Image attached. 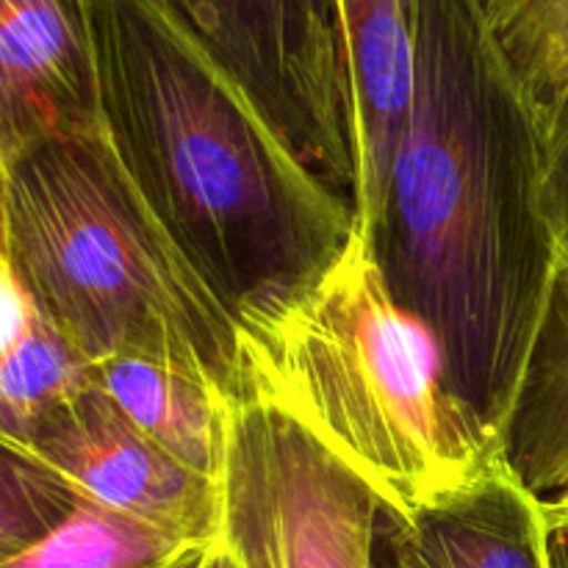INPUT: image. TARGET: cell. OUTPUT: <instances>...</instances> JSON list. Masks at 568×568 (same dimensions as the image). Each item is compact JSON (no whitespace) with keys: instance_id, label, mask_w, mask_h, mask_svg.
I'll list each match as a JSON object with an SVG mask.
<instances>
[{"instance_id":"cell-1","label":"cell","mask_w":568,"mask_h":568,"mask_svg":"<svg viewBox=\"0 0 568 568\" xmlns=\"http://www.w3.org/2000/svg\"><path fill=\"white\" fill-rule=\"evenodd\" d=\"M414 98L372 233L388 288L505 442L564 266L547 131L480 0H405Z\"/></svg>"},{"instance_id":"cell-2","label":"cell","mask_w":568,"mask_h":568,"mask_svg":"<svg viewBox=\"0 0 568 568\" xmlns=\"http://www.w3.org/2000/svg\"><path fill=\"white\" fill-rule=\"evenodd\" d=\"M100 131L183 258L239 322L336 261L355 209L164 0H89Z\"/></svg>"},{"instance_id":"cell-3","label":"cell","mask_w":568,"mask_h":568,"mask_svg":"<svg viewBox=\"0 0 568 568\" xmlns=\"http://www.w3.org/2000/svg\"><path fill=\"white\" fill-rule=\"evenodd\" d=\"M244 394L292 416L410 519L508 466L505 442L455 394L436 333L397 303L355 225L300 297L242 325Z\"/></svg>"},{"instance_id":"cell-4","label":"cell","mask_w":568,"mask_h":568,"mask_svg":"<svg viewBox=\"0 0 568 568\" xmlns=\"http://www.w3.org/2000/svg\"><path fill=\"white\" fill-rule=\"evenodd\" d=\"M0 239L44 322L92 366L139 355L244 394L242 327L133 186L100 128L3 170Z\"/></svg>"},{"instance_id":"cell-5","label":"cell","mask_w":568,"mask_h":568,"mask_svg":"<svg viewBox=\"0 0 568 568\" xmlns=\"http://www.w3.org/2000/svg\"><path fill=\"white\" fill-rule=\"evenodd\" d=\"M220 544L239 568H375L381 499L292 416L227 403Z\"/></svg>"},{"instance_id":"cell-6","label":"cell","mask_w":568,"mask_h":568,"mask_svg":"<svg viewBox=\"0 0 568 568\" xmlns=\"http://www.w3.org/2000/svg\"><path fill=\"white\" fill-rule=\"evenodd\" d=\"M286 142L353 203L342 33L308 0H164Z\"/></svg>"},{"instance_id":"cell-7","label":"cell","mask_w":568,"mask_h":568,"mask_svg":"<svg viewBox=\"0 0 568 568\" xmlns=\"http://www.w3.org/2000/svg\"><path fill=\"white\" fill-rule=\"evenodd\" d=\"M28 453L59 471L83 499L189 541L220 538V486L131 425L92 383L50 410Z\"/></svg>"},{"instance_id":"cell-8","label":"cell","mask_w":568,"mask_h":568,"mask_svg":"<svg viewBox=\"0 0 568 568\" xmlns=\"http://www.w3.org/2000/svg\"><path fill=\"white\" fill-rule=\"evenodd\" d=\"M100 128L89 0H0V172L28 150Z\"/></svg>"},{"instance_id":"cell-9","label":"cell","mask_w":568,"mask_h":568,"mask_svg":"<svg viewBox=\"0 0 568 568\" xmlns=\"http://www.w3.org/2000/svg\"><path fill=\"white\" fill-rule=\"evenodd\" d=\"M344 75L353 120L361 231L372 239L414 98V39L405 0H338Z\"/></svg>"},{"instance_id":"cell-10","label":"cell","mask_w":568,"mask_h":568,"mask_svg":"<svg viewBox=\"0 0 568 568\" xmlns=\"http://www.w3.org/2000/svg\"><path fill=\"white\" fill-rule=\"evenodd\" d=\"M377 538L392 568H552L547 499L510 464L410 519L381 510Z\"/></svg>"},{"instance_id":"cell-11","label":"cell","mask_w":568,"mask_h":568,"mask_svg":"<svg viewBox=\"0 0 568 568\" xmlns=\"http://www.w3.org/2000/svg\"><path fill=\"white\" fill-rule=\"evenodd\" d=\"M94 383L155 447L209 480L220 477L231 399L209 381L170 361L122 355L94 366Z\"/></svg>"},{"instance_id":"cell-12","label":"cell","mask_w":568,"mask_h":568,"mask_svg":"<svg viewBox=\"0 0 568 568\" xmlns=\"http://www.w3.org/2000/svg\"><path fill=\"white\" fill-rule=\"evenodd\" d=\"M508 464L538 497L568 491V261L564 258L547 320L505 436Z\"/></svg>"},{"instance_id":"cell-13","label":"cell","mask_w":568,"mask_h":568,"mask_svg":"<svg viewBox=\"0 0 568 568\" xmlns=\"http://www.w3.org/2000/svg\"><path fill=\"white\" fill-rule=\"evenodd\" d=\"M214 544L178 538L81 499L50 536L0 568H194Z\"/></svg>"},{"instance_id":"cell-14","label":"cell","mask_w":568,"mask_h":568,"mask_svg":"<svg viewBox=\"0 0 568 568\" xmlns=\"http://www.w3.org/2000/svg\"><path fill=\"white\" fill-rule=\"evenodd\" d=\"M497 48L544 131L568 100V0H480Z\"/></svg>"},{"instance_id":"cell-15","label":"cell","mask_w":568,"mask_h":568,"mask_svg":"<svg viewBox=\"0 0 568 568\" xmlns=\"http://www.w3.org/2000/svg\"><path fill=\"white\" fill-rule=\"evenodd\" d=\"M81 499L44 460L0 438V566L50 536Z\"/></svg>"},{"instance_id":"cell-16","label":"cell","mask_w":568,"mask_h":568,"mask_svg":"<svg viewBox=\"0 0 568 568\" xmlns=\"http://www.w3.org/2000/svg\"><path fill=\"white\" fill-rule=\"evenodd\" d=\"M547 211L568 261V100L547 133Z\"/></svg>"},{"instance_id":"cell-17","label":"cell","mask_w":568,"mask_h":568,"mask_svg":"<svg viewBox=\"0 0 568 568\" xmlns=\"http://www.w3.org/2000/svg\"><path fill=\"white\" fill-rule=\"evenodd\" d=\"M547 519H549V564H552V568H568V516L552 510L547 503Z\"/></svg>"},{"instance_id":"cell-18","label":"cell","mask_w":568,"mask_h":568,"mask_svg":"<svg viewBox=\"0 0 568 568\" xmlns=\"http://www.w3.org/2000/svg\"><path fill=\"white\" fill-rule=\"evenodd\" d=\"M194 568H239V566H236V560L231 558V552H227V549L222 547L220 541H216L214 547L205 552V558L200 560V564Z\"/></svg>"},{"instance_id":"cell-19","label":"cell","mask_w":568,"mask_h":568,"mask_svg":"<svg viewBox=\"0 0 568 568\" xmlns=\"http://www.w3.org/2000/svg\"><path fill=\"white\" fill-rule=\"evenodd\" d=\"M308 3L314 6L316 14L325 17L331 26L338 28V0H308ZM338 33H342V31H338Z\"/></svg>"},{"instance_id":"cell-20","label":"cell","mask_w":568,"mask_h":568,"mask_svg":"<svg viewBox=\"0 0 568 568\" xmlns=\"http://www.w3.org/2000/svg\"><path fill=\"white\" fill-rule=\"evenodd\" d=\"M547 503H549V508H552V510H558V514L568 516V491L558 494V497H552V499H547Z\"/></svg>"},{"instance_id":"cell-21","label":"cell","mask_w":568,"mask_h":568,"mask_svg":"<svg viewBox=\"0 0 568 568\" xmlns=\"http://www.w3.org/2000/svg\"><path fill=\"white\" fill-rule=\"evenodd\" d=\"M375 568H392V560H388V555L383 552L381 547V538H377V549H375Z\"/></svg>"},{"instance_id":"cell-22","label":"cell","mask_w":568,"mask_h":568,"mask_svg":"<svg viewBox=\"0 0 568 568\" xmlns=\"http://www.w3.org/2000/svg\"><path fill=\"white\" fill-rule=\"evenodd\" d=\"M0 205H3V172H0ZM0 266H6V255H3V239H0Z\"/></svg>"}]
</instances>
